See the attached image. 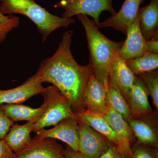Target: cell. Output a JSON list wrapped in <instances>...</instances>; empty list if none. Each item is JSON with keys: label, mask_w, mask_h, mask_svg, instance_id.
Segmentation results:
<instances>
[{"label": "cell", "mask_w": 158, "mask_h": 158, "mask_svg": "<svg viewBox=\"0 0 158 158\" xmlns=\"http://www.w3.org/2000/svg\"><path fill=\"white\" fill-rule=\"evenodd\" d=\"M54 7L65 9L62 17L66 18L78 14L90 15L98 27L102 11H109L112 15L117 12L113 8L112 0H59Z\"/></svg>", "instance_id": "obj_5"}, {"label": "cell", "mask_w": 158, "mask_h": 158, "mask_svg": "<svg viewBox=\"0 0 158 158\" xmlns=\"http://www.w3.org/2000/svg\"><path fill=\"white\" fill-rule=\"evenodd\" d=\"M106 98L108 106L120 114L127 122L131 118L129 106L118 87L109 77L106 86Z\"/></svg>", "instance_id": "obj_21"}, {"label": "cell", "mask_w": 158, "mask_h": 158, "mask_svg": "<svg viewBox=\"0 0 158 158\" xmlns=\"http://www.w3.org/2000/svg\"><path fill=\"white\" fill-rule=\"evenodd\" d=\"M138 15L141 34L145 40L158 38V0H150L139 8Z\"/></svg>", "instance_id": "obj_16"}, {"label": "cell", "mask_w": 158, "mask_h": 158, "mask_svg": "<svg viewBox=\"0 0 158 158\" xmlns=\"http://www.w3.org/2000/svg\"><path fill=\"white\" fill-rule=\"evenodd\" d=\"M78 122L87 125L106 137L111 143L118 148L127 158H131V149H129L110 126L103 114L85 110L75 114Z\"/></svg>", "instance_id": "obj_8"}, {"label": "cell", "mask_w": 158, "mask_h": 158, "mask_svg": "<svg viewBox=\"0 0 158 158\" xmlns=\"http://www.w3.org/2000/svg\"><path fill=\"white\" fill-rule=\"evenodd\" d=\"M6 116L13 122L24 121L36 123L43 116L46 110L44 104L37 108H31L21 104H6L0 105Z\"/></svg>", "instance_id": "obj_18"}, {"label": "cell", "mask_w": 158, "mask_h": 158, "mask_svg": "<svg viewBox=\"0 0 158 158\" xmlns=\"http://www.w3.org/2000/svg\"><path fill=\"white\" fill-rule=\"evenodd\" d=\"M40 138H49L61 140L76 151H79L78 124L75 118L67 117L50 129H42L36 131Z\"/></svg>", "instance_id": "obj_9"}, {"label": "cell", "mask_w": 158, "mask_h": 158, "mask_svg": "<svg viewBox=\"0 0 158 158\" xmlns=\"http://www.w3.org/2000/svg\"><path fill=\"white\" fill-rule=\"evenodd\" d=\"M99 158H127L118 148L113 144H110L106 151Z\"/></svg>", "instance_id": "obj_27"}, {"label": "cell", "mask_w": 158, "mask_h": 158, "mask_svg": "<svg viewBox=\"0 0 158 158\" xmlns=\"http://www.w3.org/2000/svg\"><path fill=\"white\" fill-rule=\"evenodd\" d=\"M143 0H125L116 14L100 23L98 28L111 27L126 35L128 27L135 18Z\"/></svg>", "instance_id": "obj_13"}, {"label": "cell", "mask_w": 158, "mask_h": 158, "mask_svg": "<svg viewBox=\"0 0 158 158\" xmlns=\"http://www.w3.org/2000/svg\"><path fill=\"white\" fill-rule=\"evenodd\" d=\"M14 122L6 116L0 107V140H3L9 132Z\"/></svg>", "instance_id": "obj_26"}, {"label": "cell", "mask_w": 158, "mask_h": 158, "mask_svg": "<svg viewBox=\"0 0 158 158\" xmlns=\"http://www.w3.org/2000/svg\"><path fill=\"white\" fill-rule=\"evenodd\" d=\"M11 158H64V148L56 139L35 135L23 150Z\"/></svg>", "instance_id": "obj_6"}, {"label": "cell", "mask_w": 158, "mask_h": 158, "mask_svg": "<svg viewBox=\"0 0 158 158\" xmlns=\"http://www.w3.org/2000/svg\"><path fill=\"white\" fill-rule=\"evenodd\" d=\"M131 158H158L157 148L136 143L131 148Z\"/></svg>", "instance_id": "obj_25"}, {"label": "cell", "mask_w": 158, "mask_h": 158, "mask_svg": "<svg viewBox=\"0 0 158 158\" xmlns=\"http://www.w3.org/2000/svg\"><path fill=\"white\" fill-rule=\"evenodd\" d=\"M151 114L138 118H131L128 123L137 143L158 148L157 131L153 123L149 120Z\"/></svg>", "instance_id": "obj_15"}, {"label": "cell", "mask_w": 158, "mask_h": 158, "mask_svg": "<svg viewBox=\"0 0 158 158\" xmlns=\"http://www.w3.org/2000/svg\"><path fill=\"white\" fill-rule=\"evenodd\" d=\"M125 62L134 75L138 76L157 69L158 55L145 52L139 58Z\"/></svg>", "instance_id": "obj_22"}, {"label": "cell", "mask_w": 158, "mask_h": 158, "mask_svg": "<svg viewBox=\"0 0 158 158\" xmlns=\"http://www.w3.org/2000/svg\"><path fill=\"white\" fill-rule=\"evenodd\" d=\"M84 104L86 110L93 113L104 115L107 111L106 87L94 73L90 76L85 88Z\"/></svg>", "instance_id": "obj_12"}, {"label": "cell", "mask_w": 158, "mask_h": 158, "mask_svg": "<svg viewBox=\"0 0 158 158\" xmlns=\"http://www.w3.org/2000/svg\"><path fill=\"white\" fill-rule=\"evenodd\" d=\"M14 154V152L6 141L0 140V158H11Z\"/></svg>", "instance_id": "obj_28"}, {"label": "cell", "mask_w": 158, "mask_h": 158, "mask_svg": "<svg viewBox=\"0 0 158 158\" xmlns=\"http://www.w3.org/2000/svg\"><path fill=\"white\" fill-rule=\"evenodd\" d=\"M127 38L124 40L118 56L123 61L137 59L145 52V42L139 26L138 12L128 27L127 32Z\"/></svg>", "instance_id": "obj_11"}, {"label": "cell", "mask_w": 158, "mask_h": 158, "mask_svg": "<svg viewBox=\"0 0 158 158\" xmlns=\"http://www.w3.org/2000/svg\"><path fill=\"white\" fill-rule=\"evenodd\" d=\"M145 52L152 53L158 54V38L146 40Z\"/></svg>", "instance_id": "obj_30"}, {"label": "cell", "mask_w": 158, "mask_h": 158, "mask_svg": "<svg viewBox=\"0 0 158 158\" xmlns=\"http://www.w3.org/2000/svg\"><path fill=\"white\" fill-rule=\"evenodd\" d=\"M0 12L2 14H20L27 16L37 26L42 35V42L55 30L68 27L75 22L71 18L54 15L35 2L34 0H1Z\"/></svg>", "instance_id": "obj_3"}, {"label": "cell", "mask_w": 158, "mask_h": 158, "mask_svg": "<svg viewBox=\"0 0 158 158\" xmlns=\"http://www.w3.org/2000/svg\"><path fill=\"white\" fill-rule=\"evenodd\" d=\"M138 76L144 83L152 99L156 110H158V74L157 70L141 74Z\"/></svg>", "instance_id": "obj_23"}, {"label": "cell", "mask_w": 158, "mask_h": 158, "mask_svg": "<svg viewBox=\"0 0 158 158\" xmlns=\"http://www.w3.org/2000/svg\"><path fill=\"white\" fill-rule=\"evenodd\" d=\"M109 77L118 87L127 102L135 76L118 56L113 62Z\"/></svg>", "instance_id": "obj_17"}, {"label": "cell", "mask_w": 158, "mask_h": 158, "mask_svg": "<svg viewBox=\"0 0 158 158\" xmlns=\"http://www.w3.org/2000/svg\"><path fill=\"white\" fill-rule=\"evenodd\" d=\"M19 17L6 15L0 12V42H3L7 35L19 26Z\"/></svg>", "instance_id": "obj_24"}, {"label": "cell", "mask_w": 158, "mask_h": 158, "mask_svg": "<svg viewBox=\"0 0 158 158\" xmlns=\"http://www.w3.org/2000/svg\"><path fill=\"white\" fill-rule=\"evenodd\" d=\"M73 34L72 30L63 34L56 51L40 62L36 73L42 83L52 84L68 99L75 114L86 110L84 93L94 69L89 63L80 65L74 59L71 50Z\"/></svg>", "instance_id": "obj_1"}, {"label": "cell", "mask_w": 158, "mask_h": 158, "mask_svg": "<svg viewBox=\"0 0 158 158\" xmlns=\"http://www.w3.org/2000/svg\"><path fill=\"white\" fill-rule=\"evenodd\" d=\"M104 116L112 129L127 147L131 149V144L135 138L127 122L120 114L111 107L108 106L107 111L104 114Z\"/></svg>", "instance_id": "obj_20"}, {"label": "cell", "mask_w": 158, "mask_h": 158, "mask_svg": "<svg viewBox=\"0 0 158 158\" xmlns=\"http://www.w3.org/2000/svg\"><path fill=\"white\" fill-rule=\"evenodd\" d=\"M34 123L27 122L23 125L13 124L3 140L11 148L14 153L23 150L30 143L32 138Z\"/></svg>", "instance_id": "obj_19"}, {"label": "cell", "mask_w": 158, "mask_h": 158, "mask_svg": "<svg viewBox=\"0 0 158 158\" xmlns=\"http://www.w3.org/2000/svg\"><path fill=\"white\" fill-rule=\"evenodd\" d=\"M148 95L144 83L138 76H135L127 101L131 118H138L152 114Z\"/></svg>", "instance_id": "obj_14"}, {"label": "cell", "mask_w": 158, "mask_h": 158, "mask_svg": "<svg viewBox=\"0 0 158 158\" xmlns=\"http://www.w3.org/2000/svg\"><path fill=\"white\" fill-rule=\"evenodd\" d=\"M77 122L79 151L88 158H99L112 143L104 136L89 126Z\"/></svg>", "instance_id": "obj_7"}, {"label": "cell", "mask_w": 158, "mask_h": 158, "mask_svg": "<svg viewBox=\"0 0 158 158\" xmlns=\"http://www.w3.org/2000/svg\"><path fill=\"white\" fill-rule=\"evenodd\" d=\"M0 2H1V0H0Z\"/></svg>", "instance_id": "obj_31"}, {"label": "cell", "mask_w": 158, "mask_h": 158, "mask_svg": "<svg viewBox=\"0 0 158 158\" xmlns=\"http://www.w3.org/2000/svg\"><path fill=\"white\" fill-rule=\"evenodd\" d=\"M42 83L36 73L18 87L7 90L0 89V105L22 104L32 97L41 94L44 89Z\"/></svg>", "instance_id": "obj_10"}, {"label": "cell", "mask_w": 158, "mask_h": 158, "mask_svg": "<svg viewBox=\"0 0 158 158\" xmlns=\"http://www.w3.org/2000/svg\"><path fill=\"white\" fill-rule=\"evenodd\" d=\"M64 158H88L80 151H76L65 144Z\"/></svg>", "instance_id": "obj_29"}, {"label": "cell", "mask_w": 158, "mask_h": 158, "mask_svg": "<svg viewBox=\"0 0 158 158\" xmlns=\"http://www.w3.org/2000/svg\"><path fill=\"white\" fill-rule=\"evenodd\" d=\"M77 16L85 29L89 52V64L93 67L97 78L106 88L110 69L118 56L124 41L116 42L109 39L87 15L78 14Z\"/></svg>", "instance_id": "obj_2"}, {"label": "cell", "mask_w": 158, "mask_h": 158, "mask_svg": "<svg viewBox=\"0 0 158 158\" xmlns=\"http://www.w3.org/2000/svg\"><path fill=\"white\" fill-rule=\"evenodd\" d=\"M41 94L44 98L45 111L41 118L34 123L33 132L35 133L46 127L56 125L67 117L76 118L69 101L56 87L52 85L44 88Z\"/></svg>", "instance_id": "obj_4"}]
</instances>
